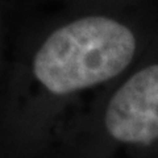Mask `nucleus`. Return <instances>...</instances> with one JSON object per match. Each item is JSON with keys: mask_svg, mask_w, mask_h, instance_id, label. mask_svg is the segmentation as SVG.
Wrapping results in <instances>:
<instances>
[{"mask_svg": "<svg viewBox=\"0 0 158 158\" xmlns=\"http://www.w3.org/2000/svg\"><path fill=\"white\" fill-rule=\"evenodd\" d=\"M135 34L121 23L92 16L59 28L33 61L38 82L65 95L110 81L128 67L136 53Z\"/></svg>", "mask_w": 158, "mask_h": 158, "instance_id": "obj_1", "label": "nucleus"}, {"mask_svg": "<svg viewBox=\"0 0 158 158\" xmlns=\"http://www.w3.org/2000/svg\"><path fill=\"white\" fill-rule=\"evenodd\" d=\"M104 123L115 140L132 145L158 141V65L142 69L108 103Z\"/></svg>", "mask_w": 158, "mask_h": 158, "instance_id": "obj_2", "label": "nucleus"}]
</instances>
